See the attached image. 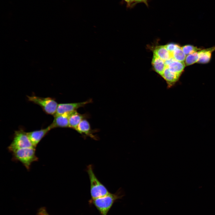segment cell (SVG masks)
Wrapping results in <instances>:
<instances>
[{
	"instance_id": "cell-13",
	"label": "cell",
	"mask_w": 215,
	"mask_h": 215,
	"mask_svg": "<svg viewBox=\"0 0 215 215\" xmlns=\"http://www.w3.org/2000/svg\"><path fill=\"white\" fill-rule=\"evenodd\" d=\"M185 65L184 62L179 61L172 58L169 64L166 67L172 72L181 75Z\"/></svg>"
},
{
	"instance_id": "cell-20",
	"label": "cell",
	"mask_w": 215,
	"mask_h": 215,
	"mask_svg": "<svg viewBox=\"0 0 215 215\" xmlns=\"http://www.w3.org/2000/svg\"><path fill=\"white\" fill-rule=\"evenodd\" d=\"M127 3V7H132L134 5V0H124Z\"/></svg>"
},
{
	"instance_id": "cell-10",
	"label": "cell",
	"mask_w": 215,
	"mask_h": 215,
	"mask_svg": "<svg viewBox=\"0 0 215 215\" xmlns=\"http://www.w3.org/2000/svg\"><path fill=\"white\" fill-rule=\"evenodd\" d=\"M71 113L54 116L53 121L49 125L51 129L56 128H69V118Z\"/></svg>"
},
{
	"instance_id": "cell-16",
	"label": "cell",
	"mask_w": 215,
	"mask_h": 215,
	"mask_svg": "<svg viewBox=\"0 0 215 215\" xmlns=\"http://www.w3.org/2000/svg\"><path fill=\"white\" fill-rule=\"evenodd\" d=\"M200 50L187 55L185 60V65L188 66L197 62L200 56Z\"/></svg>"
},
{
	"instance_id": "cell-22",
	"label": "cell",
	"mask_w": 215,
	"mask_h": 215,
	"mask_svg": "<svg viewBox=\"0 0 215 215\" xmlns=\"http://www.w3.org/2000/svg\"><path fill=\"white\" fill-rule=\"evenodd\" d=\"M38 214V215H49L44 208H41L39 211Z\"/></svg>"
},
{
	"instance_id": "cell-21",
	"label": "cell",
	"mask_w": 215,
	"mask_h": 215,
	"mask_svg": "<svg viewBox=\"0 0 215 215\" xmlns=\"http://www.w3.org/2000/svg\"><path fill=\"white\" fill-rule=\"evenodd\" d=\"M139 3H144L147 7L148 6V0H134V5Z\"/></svg>"
},
{
	"instance_id": "cell-7",
	"label": "cell",
	"mask_w": 215,
	"mask_h": 215,
	"mask_svg": "<svg viewBox=\"0 0 215 215\" xmlns=\"http://www.w3.org/2000/svg\"><path fill=\"white\" fill-rule=\"evenodd\" d=\"M51 129L50 125L44 128L27 132L33 146L36 148L38 144Z\"/></svg>"
},
{
	"instance_id": "cell-15",
	"label": "cell",
	"mask_w": 215,
	"mask_h": 215,
	"mask_svg": "<svg viewBox=\"0 0 215 215\" xmlns=\"http://www.w3.org/2000/svg\"><path fill=\"white\" fill-rule=\"evenodd\" d=\"M215 50V47L200 50L199 59L197 62L206 63L210 61L212 53Z\"/></svg>"
},
{
	"instance_id": "cell-18",
	"label": "cell",
	"mask_w": 215,
	"mask_h": 215,
	"mask_svg": "<svg viewBox=\"0 0 215 215\" xmlns=\"http://www.w3.org/2000/svg\"><path fill=\"white\" fill-rule=\"evenodd\" d=\"M181 48L184 53L187 56L201 50L196 47L191 45L184 46L181 47Z\"/></svg>"
},
{
	"instance_id": "cell-8",
	"label": "cell",
	"mask_w": 215,
	"mask_h": 215,
	"mask_svg": "<svg viewBox=\"0 0 215 215\" xmlns=\"http://www.w3.org/2000/svg\"><path fill=\"white\" fill-rule=\"evenodd\" d=\"M76 130L80 134L96 140L97 136L94 133L97 131L93 130L91 128L90 123L85 119L82 120L78 125Z\"/></svg>"
},
{
	"instance_id": "cell-2",
	"label": "cell",
	"mask_w": 215,
	"mask_h": 215,
	"mask_svg": "<svg viewBox=\"0 0 215 215\" xmlns=\"http://www.w3.org/2000/svg\"><path fill=\"white\" fill-rule=\"evenodd\" d=\"M124 196V194L120 189L115 194L109 193L104 196L92 199V201L100 212L101 215H107L115 201L122 198Z\"/></svg>"
},
{
	"instance_id": "cell-1",
	"label": "cell",
	"mask_w": 215,
	"mask_h": 215,
	"mask_svg": "<svg viewBox=\"0 0 215 215\" xmlns=\"http://www.w3.org/2000/svg\"><path fill=\"white\" fill-rule=\"evenodd\" d=\"M36 148H28L19 149L12 153L13 160L21 163L27 170L32 164L38 160L36 155Z\"/></svg>"
},
{
	"instance_id": "cell-12",
	"label": "cell",
	"mask_w": 215,
	"mask_h": 215,
	"mask_svg": "<svg viewBox=\"0 0 215 215\" xmlns=\"http://www.w3.org/2000/svg\"><path fill=\"white\" fill-rule=\"evenodd\" d=\"M152 64L155 72L161 76L166 67L165 61L153 54Z\"/></svg>"
},
{
	"instance_id": "cell-6",
	"label": "cell",
	"mask_w": 215,
	"mask_h": 215,
	"mask_svg": "<svg viewBox=\"0 0 215 215\" xmlns=\"http://www.w3.org/2000/svg\"><path fill=\"white\" fill-rule=\"evenodd\" d=\"M93 102L90 99L84 102L58 104L55 114L53 116L61 115L65 113H71L76 111L78 109L84 107L86 105Z\"/></svg>"
},
{
	"instance_id": "cell-9",
	"label": "cell",
	"mask_w": 215,
	"mask_h": 215,
	"mask_svg": "<svg viewBox=\"0 0 215 215\" xmlns=\"http://www.w3.org/2000/svg\"><path fill=\"white\" fill-rule=\"evenodd\" d=\"M89 114L87 113L81 114L77 110L72 112L69 118V128L76 130L80 122L84 119L89 118Z\"/></svg>"
},
{
	"instance_id": "cell-14",
	"label": "cell",
	"mask_w": 215,
	"mask_h": 215,
	"mask_svg": "<svg viewBox=\"0 0 215 215\" xmlns=\"http://www.w3.org/2000/svg\"><path fill=\"white\" fill-rule=\"evenodd\" d=\"M153 54L164 61L172 57L171 54L165 45L156 46L153 50Z\"/></svg>"
},
{
	"instance_id": "cell-5",
	"label": "cell",
	"mask_w": 215,
	"mask_h": 215,
	"mask_svg": "<svg viewBox=\"0 0 215 215\" xmlns=\"http://www.w3.org/2000/svg\"><path fill=\"white\" fill-rule=\"evenodd\" d=\"M28 100L39 106L46 114L54 116L58 104L55 98L51 97H41L33 95L27 96Z\"/></svg>"
},
{
	"instance_id": "cell-17",
	"label": "cell",
	"mask_w": 215,
	"mask_h": 215,
	"mask_svg": "<svg viewBox=\"0 0 215 215\" xmlns=\"http://www.w3.org/2000/svg\"><path fill=\"white\" fill-rule=\"evenodd\" d=\"M171 54L172 58L175 60L180 62H184L186 57V55L180 46L175 50Z\"/></svg>"
},
{
	"instance_id": "cell-4",
	"label": "cell",
	"mask_w": 215,
	"mask_h": 215,
	"mask_svg": "<svg viewBox=\"0 0 215 215\" xmlns=\"http://www.w3.org/2000/svg\"><path fill=\"white\" fill-rule=\"evenodd\" d=\"M32 147H34L28 137L27 132H25L24 129L21 128L14 131L13 140L8 147V149L12 153L19 149Z\"/></svg>"
},
{
	"instance_id": "cell-11",
	"label": "cell",
	"mask_w": 215,
	"mask_h": 215,
	"mask_svg": "<svg viewBox=\"0 0 215 215\" xmlns=\"http://www.w3.org/2000/svg\"><path fill=\"white\" fill-rule=\"evenodd\" d=\"M180 75L172 72L166 67L161 76L166 81L168 88H169L177 81Z\"/></svg>"
},
{
	"instance_id": "cell-19",
	"label": "cell",
	"mask_w": 215,
	"mask_h": 215,
	"mask_svg": "<svg viewBox=\"0 0 215 215\" xmlns=\"http://www.w3.org/2000/svg\"><path fill=\"white\" fill-rule=\"evenodd\" d=\"M168 50L171 54L175 50L180 46L177 44L169 43L165 45Z\"/></svg>"
},
{
	"instance_id": "cell-3",
	"label": "cell",
	"mask_w": 215,
	"mask_h": 215,
	"mask_svg": "<svg viewBox=\"0 0 215 215\" xmlns=\"http://www.w3.org/2000/svg\"><path fill=\"white\" fill-rule=\"evenodd\" d=\"M90 183V192L92 199L102 197L110 193L106 188L99 181L96 176L92 166L89 165L87 168Z\"/></svg>"
}]
</instances>
